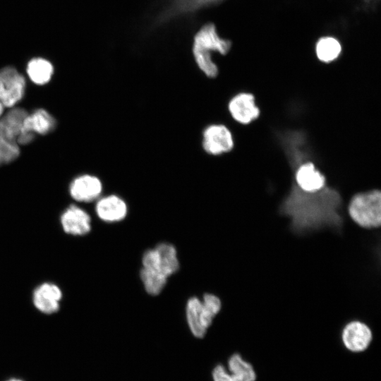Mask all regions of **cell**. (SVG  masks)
<instances>
[{"label": "cell", "mask_w": 381, "mask_h": 381, "mask_svg": "<svg viewBox=\"0 0 381 381\" xmlns=\"http://www.w3.org/2000/svg\"><path fill=\"white\" fill-rule=\"evenodd\" d=\"M348 213L358 226L377 228L381 224V192L373 188L355 193L348 205Z\"/></svg>", "instance_id": "3957f363"}, {"label": "cell", "mask_w": 381, "mask_h": 381, "mask_svg": "<svg viewBox=\"0 0 381 381\" xmlns=\"http://www.w3.org/2000/svg\"><path fill=\"white\" fill-rule=\"evenodd\" d=\"M128 211L126 202L116 194L99 197L95 205L97 216L102 221L107 223L122 221L127 216Z\"/></svg>", "instance_id": "30bf717a"}, {"label": "cell", "mask_w": 381, "mask_h": 381, "mask_svg": "<svg viewBox=\"0 0 381 381\" xmlns=\"http://www.w3.org/2000/svg\"><path fill=\"white\" fill-rule=\"evenodd\" d=\"M4 106L2 104V103L0 102V118L3 115V112H4Z\"/></svg>", "instance_id": "44dd1931"}, {"label": "cell", "mask_w": 381, "mask_h": 381, "mask_svg": "<svg viewBox=\"0 0 381 381\" xmlns=\"http://www.w3.org/2000/svg\"><path fill=\"white\" fill-rule=\"evenodd\" d=\"M103 190L100 179L93 175L83 174L73 180L70 194L78 202H90L97 200Z\"/></svg>", "instance_id": "8fae6325"}, {"label": "cell", "mask_w": 381, "mask_h": 381, "mask_svg": "<svg viewBox=\"0 0 381 381\" xmlns=\"http://www.w3.org/2000/svg\"><path fill=\"white\" fill-rule=\"evenodd\" d=\"M140 277L146 292L152 296L158 295L167 284V277L164 275L145 268H141Z\"/></svg>", "instance_id": "d6986e66"}, {"label": "cell", "mask_w": 381, "mask_h": 381, "mask_svg": "<svg viewBox=\"0 0 381 381\" xmlns=\"http://www.w3.org/2000/svg\"><path fill=\"white\" fill-rule=\"evenodd\" d=\"M28 114L23 108L11 107L0 118V140L18 144L17 139Z\"/></svg>", "instance_id": "5bb4252c"}, {"label": "cell", "mask_w": 381, "mask_h": 381, "mask_svg": "<svg viewBox=\"0 0 381 381\" xmlns=\"http://www.w3.org/2000/svg\"><path fill=\"white\" fill-rule=\"evenodd\" d=\"M212 378L213 381H255L257 374L250 362L235 353L229 358L226 366L217 364L213 368Z\"/></svg>", "instance_id": "277c9868"}, {"label": "cell", "mask_w": 381, "mask_h": 381, "mask_svg": "<svg viewBox=\"0 0 381 381\" xmlns=\"http://www.w3.org/2000/svg\"><path fill=\"white\" fill-rule=\"evenodd\" d=\"M315 91H318V90H313V93H315L316 92ZM318 92H327V91H318Z\"/></svg>", "instance_id": "603a6c76"}, {"label": "cell", "mask_w": 381, "mask_h": 381, "mask_svg": "<svg viewBox=\"0 0 381 381\" xmlns=\"http://www.w3.org/2000/svg\"><path fill=\"white\" fill-rule=\"evenodd\" d=\"M294 181L299 189L306 193L321 190L327 183L325 175L311 161L303 162L295 169Z\"/></svg>", "instance_id": "ba28073f"}, {"label": "cell", "mask_w": 381, "mask_h": 381, "mask_svg": "<svg viewBox=\"0 0 381 381\" xmlns=\"http://www.w3.org/2000/svg\"><path fill=\"white\" fill-rule=\"evenodd\" d=\"M7 381H23V380H21L20 379H16V378H12V379H10V380H7Z\"/></svg>", "instance_id": "7402d4cb"}, {"label": "cell", "mask_w": 381, "mask_h": 381, "mask_svg": "<svg viewBox=\"0 0 381 381\" xmlns=\"http://www.w3.org/2000/svg\"><path fill=\"white\" fill-rule=\"evenodd\" d=\"M202 146L206 153L212 156L229 153L235 147L234 134L223 123L210 124L202 131Z\"/></svg>", "instance_id": "5b68a950"}, {"label": "cell", "mask_w": 381, "mask_h": 381, "mask_svg": "<svg viewBox=\"0 0 381 381\" xmlns=\"http://www.w3.org/2000/svg\"><path fill=\"white\" fill-rule=\"evenodd\" d=\"M318 59L324 63L335 61L341 52V47L337 40L332 37L320 39L315 47Z\"/></svg>", "instance_id": "ac0fdd59"}, {"label": "cell", "mask_w": 381, "mask_h": 381, "mask_svg": "<svg viewBox=\"0 0 381 381\" xmlns=\"http://www.w3.org/2000/svg\"><path fill=\"white\" fill-rule=\"evenodd\" d=\"M61 224L66 233L73 236H83L91 230L90 214L75 205H70L62 213Z\"/></svg>", "instance_id": "4fadbf2b"}, {"label": "cell", "mask_w": 381, "mask_h": 381, "mask_svg": "<svg viewBox=\"0 0 381 381\" xmlns=\"http://www.w3.org/2000/svg\"><path fill=\"white\" fill-rule=\"evenodd\" d=\"M227 109L232 119L242 126L249 125L260 116L255 95L246 91L233 95L228 102Z\"/></svg>", "instance_id": "52a82bcc"}, {"label": "cell", "mask_w": 381, "mask_h": 381, "mask_svg": "<svg viewBox=\"0 0 381 381\" xmlns=\"http://www.w3.org/2000/svg\"><path fill=\"white\" fill-rule=\"evenodd\" d=\"M56 122L55 119L46 110L38 109L26 116L20 135L32 137L35 134L46 135L54 130Z\"/></svg>", "instance_id": "9a60e30c"}, {"label": "cell", "mask_w": 381, "mask_h": 381, "mask_svg": "<svg viewBox=\"0 0 381 381\" xmlns=\"http://www.w3.org/2000/svg\"><path fill=\"white\" fill-rule=\"evenodd\" d=\"M52 64L42 58H35L29 61L27 73L30 79L37 85L47 83L53 74Z\"/></svg>", "instance_id": "2e32d148"}, {"label": "cell", "mask_w": 381, "mask_h": 381, "mask_svg": "<svg viewBox=\"0 0 381 381\" xmlns=\"http://www.w3.org/2000/svg\"><path fill=\"white\" fill-rule=\"evenodd\" d=\"M221 308V300L212 294H205L201 299L197 296L188 298L186 318L191 334L198 339L204 337Z\"/></svg>", "instance_id": "7a4b0ae2"}, {"label": "cell", "mask_w": 381, "mask_h": 381, "mask_svg": "<svg viewBox=\"0 0 381 381\" xmlns=\"http://www.w3.org/2000/svg\"><path fill=\"white\" fill-rule=\"evenodd\" d=\"M373 339L370 327L360 321H351L343 329L341 340L345 348L353 353L365 351Z\"/></svg>", "instance_id": "9c48e42d"}, {"label": "cell", "mask_w": 381, "mask_h": 381, "mask_svg": "<svg viewBox=\"0 0 381 381\" xmlns=\"http://www.w3.org/2000/svg\"><path fill=\"white\" fill-rule=\"evenodd\" d=\"M1 165V164H0Z\"/></svg>", "instance_id": "cb8c5ba5"}, {"label": "cell", "mask_w": 381, "mask_h": 381, "mask_svg": "<svg viewBox=\"0 0 381 381\" xmlns=\"http://www.w3.org/2000/svg\"><path fill=\"white\" fill-rule=\"evenodd\" d=\"M231 42L221 37L212 23L203 25L195 34L193 44V54L198 67L208 78L217 77V65L212 59V53L226 54Z\"/></svg>", "instance_id": "6da1fadb"}, {"label": "cell", "mask_w": 381, "mask_h": 381, "mask_svg": "<svg viewBox=\"0 0 381 381\" xmlns=\"http://www.w3.org/2000/svg\"><path fill=\"white\" fill-rule=\"evenodd\" d=\"M222 1L224 0H176L171 11L176 14L188 13L217 4Z\"/></svg>", "instance_id": "ffe728a7"}, {"label": "cell", "mask_w": 381, "mask_h": 381, "mask_svg": "<svg viewBox=\"0 0 381 381\" xmlns=\"http://www.w3.org/2000/svg\"><path fill=\"white\" fill-rule=\"evenodd\" d=\"M164 273L169 277L179 268V261L176 248L169 243H160L156 246Z\"/></svg>", "instance_id": "e0dca14e"}, {"label": "cell", "mask_w": 381, "mask_h": 381, "mask_svg": "<svg viewBox=\"0 0 381 381\" xmlns=\"http://www.w3.org/2000/svg\"><path fill=\"white\" fill-rule=\"evenodd\" d=\"M25 78L11 66L0 69V102L4 107H13L25 95Z\"/></svg>", "instance_id": "8992f818"}, {"label": "cell", "mask_w": 381, "mask_h": 381, "mask_svg": "<svg viewBox=\"0 0 381 381\" xmlns=\"http://www.w3.org/2000/svg\"><path fill=\"white\" fill-rule=\"evenodd\" d=\"M62 298L61 289L54 283L44 282L39 285L33 291L32 302L35 308L45 314H52L58 311Z\"/></svg>", "instance_id": "7c38bea8"}]
</instances>
